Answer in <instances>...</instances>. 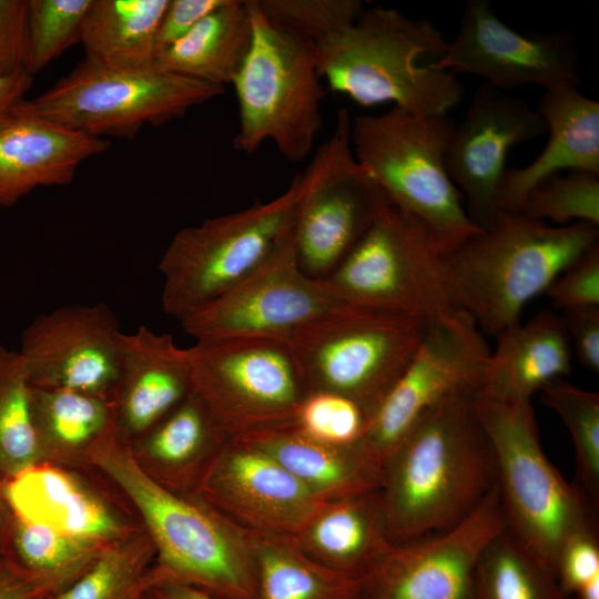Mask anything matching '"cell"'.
<instances>
[{"instance_id": "277c9868", "label": "cell", "mask_w": 599, "mask_h": 599, "mask_svg": "<svg viewBox=\"0 0 599 599\" xmlns=\"http://www.w3.org/2000/svg\"><path fill=\"white\" fill-rule=\"evenodd\" d=\"M448 41L426 18L364 8L351 26L314 45L328 88L362 106L393 103L416 115H441L461 100L458 78L435 67Z\"/></svg>"}, {"instance_id": "7bdbcfd3", "label": "cell", "mask_w": 599, "mask_h": 599, "mask_svg": "<svg viewBox=\"0 0 599 599\" xmlns=\"http://www.w3.org/2000/svg\"><path fill=\"white\" fill-rule=\"evenodd\" d=\"M555 573L560 588L570 597L599 579L598 531H586L571 537L557 557Z\"/></svg>"}, {"instance_id": "52a82bcc", "label": "cell", "mask_w": 599, "mask_h": 599, "mask_svg": "<svg viewBox=\"0 0 599 599\" xmlns=\"http://www.w3.org/2000/svg\"><path fill=\"white\" fill-rule=\"evenodd\" d=\"M253 37L232 85L240 129L235 150L251 155L272 141L290 162L304 160L322 129L325 87L312 43L270 22L256 0H247Z\"/></svg>"}, {"instance_id": "9a60e30c", "label": "cell", "mask_w": 599, "mask_h": 599, "mask_svg": "<svg viewBox=\"0 0 599 599\" xmlns=\"http://www.w3.org/2000/svg\"><path fill=\"white\" fill-rule=\"evenodd\" d=\"M348 306L324 278L311 277L300 268L294 227L257 270L180 322L195 341L233 336L287 341Z\"/></svg>"}, {"instance_id": "7dc6e473", "label": "cell", "mask_w": 599, "mask_h": 599, "mask_svg": "<svg viewBox=\"0 0 599 599\" xmlns=\"http://www.w3.org/2000/svg\"><path fill=\"white\" fill-rule=\"evenodd\" d=\"M55 588L8 556L0 558V599H39L55 595Z\"/></svg>"}, {"instance_id": "4316f807", "label": "cell", "mask_w": 599, "mask_h": 599, "mask_svg": "<svg viewBox=\"0 0 599 599\" xmlns=\"http://www.w3.org/2000/svg\"><path fill=\"white\" fill-rule=\"evenodd\" d=\"M490 353L481 387L490 398L530 402L548 382L571 369V345L559 315L542 311L502 331Z\"/></svg>"}, {"instance_id": "f546056e", "label": "cell", "mask_w": 599, "mask_h": 599, "mask_svg": "<svg viewBox=\"0 0 599 599\" xmlns=\"http://www.w3.org/2000/svg\"><path fill=\"white\" fill-rule=\"evenodd\" d=\"M31 414L41 463L87 470L90 451L116 429L108 398L32 387Z\"/></svg>"}, {"instance_id": "ac0fdd59", "label": "cell", "mask_w": 599, "mask_h": 599, "mask_svg": "<svg viewBox=\"0 0 599 599\" xmlns=\"http://www.w3.org/2000/svg\"><path fill=\"white\" fill-rule=\"evenodd\" d=\"M546 133L545 118L521 98L487 82L475 90L450 138L446 167L477 227L490 226L501 212L498 191L510 149Z\"/></svg>"}, {"instance_id": "8fae6325", "label": "cell", "mask_w": 599, "mask_h": 599, "mask_svg": "<svg viewBox=\"0 0 599 599\" xmlns=\"http://www.w3.org/2000/svg\"><path fill=\"white\" fill-rule=\"evenodd\" d=\"M324 280L341 300L356 307L427 319L456 309L429 232L390 201Z\"/></svg>"}, {"instance_id": "ffe728a7", "label": "cell", "mask_w": 599, "mask_h": 599, "mask_svg": "<svg viewBox=\"0 0 599 599\" xmlns=\"http://www.w3.org/2000/svg\"><path fill=\"white\" fill-rule=\"evenodd\" d=\"M248 532L295 537L327 501L266 455L229 439L194 493Z\"/></svg>"}, {"instance_id": "2e32d148", "label": "cell", "mask_w": 599, "mask_h": 599, "mask_svg": "<svg viewBox=\"0 0 599 599\" xmlns=\"http://www.w3.org/2000/svg\"><path fill=\"white\" fill-rule=\"evenodd\" d=\"M507 529L497 485L451 527L394 545L367 576L369 599H475L487 546Z\"/></svg>"}, {"instance_id": "7402d4cb", "label": "cell", "mask_w": 599, "mask_h": 599, "mask_svg": "<svg viewBox=\"0 0 599 599\" xmlns=\"http://www.w3.org/2000/svg\"><path fill=\"white\" fill-rule=\"evenodd\" d=\"M191 392L187 348L146 326L123 333L118 378L109 398L123 440L132 444L140 438Z\"/></svg>"}, {"instance_id": "6da1fadb", "label": "cell", "mask_w": 599, "mask_h": 599, "mask_svg": "<svg viewBox=\"0 0 599 599\" xmlns=\"http://www.w3.org/2000/svg\"><path fill=\"white\" fill-rule=\"evenodd\" d=\"M474 393L445 398L386 458L379 491L393 545L451 527L495 486V459Z\"/></svg>"}, {"instance_id": "f35d334b", "label": "cell", "mask_w": 599, "mask_h": 599, "mask_svg": "<svg viewBox=\"0 0 599 599\" xmlns=\"http://www.w3.org/2000/svg\"><path fill=\"white\" fill-rule=\"evenodd\" d=\"M519 213L559 226L572 220L599 226V174L570 171L548 176L528 192Z\"/></svg>"}, {"instance_id": "cb8c5ba5", "label": "cell", "mask_w": 599, "mask_h": 599, "mask_svg": "<svg viewBox=\"0 0 599 599\" xmlns=\"http://www.w3.org/2000/svg\"><path fill=\"white\" fill-rule=\"evenodd\" d=\"M109 148L104 138L14 116L0 129V207L14 205L39 186L69 184L83 161Z\"/></svg>"}, {"instance_id": "4fadbf2b", "label": "cell", "mask_w": 599, "mask_h": 599, "mask_svg": "<svg viewBox=\"0 0 599 599\" xmlns=\"http://www.w3.org/2000/svg\"><path fill=\"white\" fill-rule=\"evenodd\" d=\"M481 331L454 309L428 321L408 366L368 418L358 444L380 466L436 405L458 392H477L490 356Z\"/></svg>"}, {"instance_id": "8d00e7d4", "label": "cell", "mask_w": 599, "mask_h": 599, "mask_svg": "<svg viewBox=\"0 0 599 599\" xmlns=\"http://www.w3.org/2000/svg\"><path fill=\"white\" fill-rule=\"evenodd\" d=\"M541 400L570 432L578 486L598 508L599 504V394L560 378L540 388Z\"/></svg>"}, {"instance_id": "11a10c76", "label": "cell", "mask_w": 599, "mask_h": 599, "mask_svg": "<svg viewBox=\"0 0 599 599\" xmlns=\"http://www.w3.org/2000/svg\"><path fill=\"white\" fill-rule=\"evenodd\" d=\"M573 599V598H572Z\"/></svg>"}, {"instance_id": "d4e9b609", "label": "cell", "mask_w": 599, "mask_h": 599, "mask_svg": "<svg viewBox=\"0 0 599 599\" xmlns=\"http://www.w3.org/2000/svg\"><path fill=\"white\" fill-rule=\"evenodd\" d=\"M232 439L273 459L324 501L378 490L382 486L380 466L358 443L328 444L305 434L295 422Z\"/></svg>"}, {"instance_id": "c3c4849f", "label": "cell", "mask_w": 599, "mask_h": 599, "mask_svg": "<svg viewBox=\"0 0 599 599\" xmlns=\"http://www.w3.org/2000/svg\"><path fill=\"white\" fill-rule=\"evenodd\" d=\"M33 77L26 70L0 77V129L14 119L13 109L24 100Z\"/></svg>"}, {"instance_id": "d590c367", "label": "cell", "mask_w": 599, "mask_h": 599, "mask_svg": "<svg viewBox=\"0 0 599 599\" xmlns=\"http://www.w3.org/2000/svg\"><path fill=\"white\" fill-rule=\"evenodd\" d=\"M32 386L19 352L0 344V476L41 463L31 414Z\"/></svg>"}, {"instance_id": "4dcf8cb0", "label": "cell", "mask_w": 599, "mask_h": 599, "mask_svg": "<svg viewBox=\"0 0 599 599\" xmlns=\"http://www.w3.org/2000/svg\"><path fill=\"white\" fill-rule=\"evenodd\" d=\"M170 0H92L81 26L88 60L118 69H151Z\"/></svg>"}, {"instance_id": "9c48e42d", "label": "cell", "mask_w": 599, "mask_h": 599, "mask_svg": "<svg viewBox=\"0 0 599 599\" xmlns=\"http://www.w3.org/2000/svg\"><path fill=\"white\" fill-rule=\"evenodd\" d=\"M223 87L151 69H118L83 58L68 74L13 109L91 136L132 140L145 124L160 126L219 95Z\"/></svg>"}, {"instance_id": "d6986e66", "label": "cell", "mask_w": 599, "mask_h": 599, "mask_svg": "<svg viewBox=\"0 0 599 599\" xmlns=\"http://www.w3.org/2000/svg\"><path fill=\"white\" fill-rule=\"evenodd\" d=\"M123 333L103 303L69 305L39 315L23 331L19 354L34 388L110 398Z\"/></svg>"}, {"instance_id": "5bb4252c", "label": "cell", "mask_w": 599, "mask_h": 599, "mask_svg": "<svg viewBox=\"0 0 599 599\" xmlns=\"http://www.w3.org/2000/svg\"><path fill=\"white\" fill-rule=\"evenodd\" d=\"M352 118L338 110L331 138L305 170L307 189L295 221L300 268L311 277H327L366 232L389 201L355 160L351 145Z\"/></svg>"}, {"instance_id": "7a4b0ae2", "label": "cell", "mask_w": 599, "mask_h": 599, "mask_svg": "<svg viewBox=\"0 0 599 599\" xmlns=\"http://www.w3.org/2000/svg\"><path fill=\"white\" fill-rule=\"evenodd\" d=\"M88 469L121 495L150 536L158 583H186L214 599H255L248 532L196 494H176L151 480L116 429L90 451Z\"/></svg>"}, {"instance_id": "f6af8a7d", "label": "cell", "mask_w": 599, "mask_h": 599, "mask_svg": "<svg viewBox=\"0 0 599 599\" xmlns=\"http://www.w3.org/2000/svg\"><path fill=\"white\" fill-rule=\"evenodd\" d=\"M229 0H170L156 35V57Z\"/></svg>"}, {"instance_id": "e0dca14e", "label": "cell", "mask_w": 599, "mask_h": 599, "mask_svg": "<svg viewBox=\"0 0 599 599\" xmlns=\"http://www.w3.org/2000/svg\"><path fill=\"white\" fill-rule=\"evenodd\" d=\"M578 60L575 38L568 31L522 34L495 13L489 0H468L457 34L435 67L484 78L504 91L521 85L546 90L579 87Z\"/></svg>"}, {"instance_id": "8992f818", "label": "cell", "mask_w": 599, "mask_h": 599, "mask_svg": "<svg viewBox=\"0 0 599 599\" xmlns=\"http://www.w3.org/2000/svg\"><path fill=\"white\" fill-rule=\"evenodd\" d=\"M455 128L448 114L416 115L396 106L351 121L355 160L392 203L423 223L440 254L479 230L446 167Z\"/></svg>"}, {"instance_id": "7c38bea8", "label": "cell", "mask_w": 599, "mask_h": 599, "mask_svg": "<svg viewBox=\"0 0 599 599\" xmlns=\"http://www.w3.org/2000/svg\"><path fill=\"white\" fill-rule=\"evenodd\" d=\"M187 349L192 392L231 439L295 420L308 393L285 341L219 337Z\"/></svg>"}, {"instance_id": "816d5d0a", "label": "cell", "mask_w": 599, "mask_h": 599, "mask_svg": "<svg viewBox=\"0 0 599 599\" xmlns=\"http://www.w3.org/2000/svg\"><path fill=\"white\" fill-rule=\"evenodd\" d=\"M353 599H369V598H368V595H367L365 588H363L362 591L356 597H354Z\"/></svg>"}, {"instance_id": "5b68a950", "label": "cell", "mask_w": 599, "mask_h": 599, "mask_svg": "<svg viewBox=\"0 0 599 599\" xmlns=\"http://www.w3.org/2000/svg\"><path fill=\"white\" fill-rule=\"evenodd\" d=\"M473 406L493 450L507 530L555 571L571 537L598 531L597 507L546 456L531 402L475 392Z\"/></svg>"}, {"instance_id": "ba28073f", "label": "cell", "mask_w": 599, "mask_h": 599, "mask_svg": "<svg viewBox=\"0 0 599 599\" xmlns=\"http://www.w3.org/2000/svg\"><path fill=\"white\" fill-rule=\"evenodd\" d=\"M306 189L298 174L270 202L180 230L159 263L163 312L181 321L265 263L293 232Z\"/></svg>"}, {"instance_id": "681fc988", "label": "cell", "mask_w": 599, "mask_h": 599, "mask_svg": "<svg viewBox=\"0 0 599 599\" xmlns=\"http://www.w3.org/2000/svg\"><path fill=\"white\" fill-rule=\"evenodd\" d=\"M152 599H214L206 592L176 581H163L149 590Z\"/></svg>"}, {"instance_id": "30bf717a", "label": "cell", "mask_w": 599, "mask_h": 599, "mask_svg": "<svg viewBox=\"0 0 599 599\" xmlns=\"http://www.w3.org/2000/svg\"><path fill=\"white\" fill-rule=\"evenodd\" d=\"M428 321L348 306L285 342L307 393L328 392L347 397L368 420L408 366Z\"/></svg>"}, {"instance_id": "484cf974", "label": "cell", "mask_w": 599, "mask_h": 599, "mask_svg": "<svg viewBox=\"0 0 599 599\" xmlns=\"http://www.w3.org/2000/svg\"><path fill=\"white\" fill-rule=\"evenodd\" d=\"M231 439L191 392L144 435L130 444L139 468L176 494H194L219 451Z\"/></svg>"}, {"instance_id": "b9f144b4", "label": "cell", "mask_w": 599, "mask_h": 599, "mask_svg": "<svg viewBox=\"0 0 599 599\" xmlns=\"http://www.w3.org/2000/svg\"><path fill=\"white\" fill-rule=\"evenodd\" d=\"M545 293L561 311L599 306V243L560 273Z\"/></svg>"}, {"instance_id": "603a6c76", "label": "cell", "mask_w": 599, "mask_h": 599, "mask_svg": "<svg viewBox=\"0 0 599 599\" xmlns=\"http://www.w3.org/2000/svg\"><path fill=\"white\" fill-rule=\"evenodd\" d=\"M537 109L548 141L530 164L506 170L498 191L501 212L519 213L528 192L561 171L599 174V102L566 84L544 90Z\"/></svg>"}, {"instance_id": "db71d44e", "label": "cell", "mask_w": 599, "mask_h": 599, "mask_svg": "<svg viewBox=\"0 0 599 599\" xmlns=\"http://www.w3.org/2000/svg\"><path fill=\"white\" fill-rule=\"evenodd\" d=\"M140 599H152L151 596L149 595V592H146L145 595H143Z\"/></svg>"}, {"instance_id": "ee69618b", "label": "cell", "mask_w": 599, "mask_h": 599, "mask_svg": "<svg viewBox=\"0 0 599 599\" xmlns=\"http://www.w3.org/2000/svg\"><path fill=\"white\" fill-rule=\"evenodd\" d=\"M28 0H0V77L26 70Z\"/></svg>"}, {"instance_id": "bcb514c9", "label": "cell", "mask_w": 599, "mask_h": 599, "mask_svg": "<svg viewBox=\"0 0 599 599\" xmlns=\"http://www.w3.org/2000/svg\"><path fill=\"white\" fill-rule=\"evenodd\" d=\"M560 318L578 361L599 370V306L562 311Z\"/></svg>"}, {"instance_id": "1f68e13d", "label": "cell", "mask_w": 599, "mask_h": 599, "mask_svg": "<svg viewBox=\"0 0 599 599\" xmlns=\"http://www.w3.org/2000/svg\"><path fill=\"white\" fill-rule=\"evenodd\" d=\"M248 537L255 599H353L365 586L366 578L311 558L294 537L257 532H248Z\"/></svg>"}, {"instance_id": "e575fe53", "label": "cell", "mask_w": 599, "mask_h": 599, "mask_svg": "<svg viewBox=\"0 0 599 599\" xmlns=\"http://www.w3.org/2000/svg\"><path fill=\"white\" fill-rule=\"evenodd\" d=\"M103 548L12 512L4 556L50 582L58 593L79 578Z\"/></svg>"}, {"instance_id": "ab89813d", "label": "cell", "mask_w": 599, "mask_h": 599, "mask_svg": "<svg viewBox=\"0 0 599 599\" xmlns=\"http://www.w3.org/2000/svg\"><path fill=\"white\" fill-rule=\"evenodd\" d=\"M274 26L314 45L352 24L365 8L361 0H256Z\"/></svg>"}, {"instance_id": "83f0119b", "label": "cell", "mask_w": 599, "mask_h": 599, "mask_svg": "<svg viewBox=\"0 0 599 599\" xmlns=\"http://www.w3.org/2000/svg\"><path fill=\"white\" fill-rule=\"evenodd\" d=\"M379 489L325 502L295 541L317 562L367 578L394 546Z\"/></svg>"}, {"instance_id": "f5cc1de1", "label": "cell", "mask_w": 599, "mask_h": 599, "mask_svg": "<svg viewBox=\"0 0 599 599\" xmlns=\"http://www.w3.org/2000/svg\"><path fill=\"white\" fill-rule=\"evenodd\" d=\"M39 599H55L53 595L44 596Z\"/></svg>"}, {"instance_id": "836d02e7", "label": "cell", "mask_w": 599, "mask_h": 599, "mask_svg": "<svg viewBox=\"0 0 599 599\" xmlns=\"http://www.w3.org/2000/svg\"><path fill=\"white\" fill-rule=\"evenodd\" d=\"M475 599H572L552 568L507 529L483 552L475 573Z\"/></svg>"}, {"instance_id": "74e56055", "label": "cell", "mask_w": 599, "mask_h": 599, "mask_svg": "<svg viewBox=\"0 0 599 599\" xmlns=\"http://www.w3.org/2000/svg\"><path fill=\"white\" fill-rule=\"evenodd\" d=\"M92 0H28L26 71L32 77L80 42Z\"/></svg>"}, {"instance_id": "60d3db41", "label": "cell", "mask_w": 599, "mask_h": 599, "mask_svg": "<svg viewBox=\"0 0 599 599\" xmlns=\"http://www.w3.org/2000/svg\"><path fill=\"white\" fill-rule=\"evenodd\" d=\"M294 422L301 430L318 440L346 446L359 441L367 418L352 399L314 392L306 395Z\"/></svg>"}, {"instance_id": "d6a6232c", "label": "cell", "mask_w": 599, "mask_h": 599, "mask_svg": "<svg viewBox=\"0 0 599 599\" xmlns=\"http://www.w3.org/2000/svg\"><path fill=\"white\" fill-rule=\"evenodd\" d=\"M155 548L144 528L102 549L55 599H140L156 585Z\"/></svg>"}, {"instance_id": "3957f363", "label": "cell", "mask_w": 599, "mask_h": 599, "mask_svg": "<svg viewBox=\"0 0 599 599\" xmlns=\"http://www.w3.org/2000/svg\"><path fill=\"white\" fill-rule=\"evenodd\" d=\"M598 240L599 226L591 223L551 226L500 212L490 226L440 254L450 302L481 333L497 337Z\"/></svg>"}, {"instance_id": "f907efd6", "label": "cell", "mask_w": 599, "mask_h": 599, "mask_svg": "<svg viewBox=\"0 0 599 599\" xmlns=\"http://www.w3.org/2000/svg\"><path fill=\"white\" fill-rule=\"evenodd\" d=\"M11 515L3 490V478L0 476V558L4 556Z\"/></svg>"}, {"instance_id": "f1b7e54d", "label": "cell", "mask_w": 599, "mask_h": 599, "mask_svg": "<svg viewBox=\"0 0 599 599\" xmlns=\"http://www.w3.org/2000/svg\"><path fill=\"white\" fill-rule=\"evenodd\" d=\"M252 37L247 0H229L161 52L154 69L224 88L238 73Z\"/></svg>"}, {"instance_id": "44dd1931", "label": "cell", "mask_w": 599, "mask_h": 599, "mask_svg": "<svg viewBox=\"0 0 599 599\" xmlns=\"http://www.w3.org/2000/svg\"><path fill=\"white\" fill-rule=\"evenodd\" d=\"M90 478L88 469L39 463L3 479V490L14 515L100 546L142 528L124 499Z\"/></svg>"}]
</instances>
